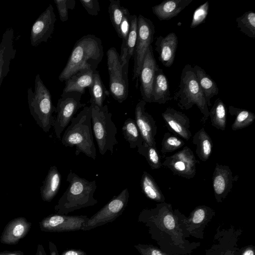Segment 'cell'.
I'll return each instance as SVG.
<instances>
[{
    "label": "cell",
    "instance_id": "5",
    "mask_svg": "<svg viewBox=\"0 0 255 255\" xmlns=\"http://www.w3.org/2000/svg\"><path fill=\"white\" fill-rule=\"evenodd\" d=\"M28 107L31 116L38 126L45 132L52 127L56 107L52 101L50 91L44 84L39 74L35 78L34 90L27 89Z\"/></svg>",
    "mask_w": 255,
    "mask_h": 255
},
{
    "label": "cell",
    "instance_id": "3",
    "mask_svg": "<svg viewBox=\"0 0 255 255\" xmlns=\"http://www.w3.org/2000/svg\"><path fill=\"white\" fill-rule=\"evenodd\" d=\"M69 185L54 206L57 214L67 215L77 210L95 205V180L89 181L70 170L66 179Z\"/></svg>",
    "mask_w": 255,
    "mask_h": 255
},
{
    "label": "cell",
    "instance_id": "25",
    "mask_svg": "<svg viewBox=\"0 0 255 255\" xmlns=\"http://www.w3.org/2000/svg\"><path fill=\"white\" fill-rule=\"evenodd\" d=\"M94 72L90 69L79 71L65 81L63 92H77L83 95L93 82Z\"/></svg>",
    "mask_w": 255,
    "mask_h": 255
},
{
    "label": "cell",
    "instance_id": "6",
    "mask_svg": "<svg viewBox=\"0 0 255 255\" xmlns=\"http://www.w3.org/2000/svg\"><path fill=\"white\" fill-rule=\"evenodd\" d=\"M112 116L107 105L101 108L92 106V131L102 155H104L107 151L113 154L114 146L118 143L116 136L117 128Z\"/></svg>",
    "mask_w": 255,
    "mask_h": 255
},
{
    "label": "cell",
    "instance_id": "37",
    "mask_svg": "<svg viewBox=\"0 0 255 255\" xmlns=\"http://www.w3.org/2000/svg\"><path fill=\"white\" fill-rule=\"evenodd\" d=\"M209 6V2L207 1L195 10L191 22V28H195L205 22L208 14Z\"/></svg>",
    "mask_w": 255,
    "mask_h": 255
},
{
    "label": "cell",
    "instance_id": "42",
    "mask_svg": "<svg viewBox=\"0 0 255 255\" xmlns=\"http://www.w3.org/2000/svg\"><path fill=\"white\" fill-rule=\"evenodd\" d=\"M163 223L165 227L168 230H172L174 228L175 223L172 214L170 213L166 214L163 218Z\"/></svg>",
    "mask_w": 255,
    "mask_h": 255
},
{
    "label": "cell",
    "instance_id": "16",
    "mask_svg": "<svg viewBox=\"0 0 255 255\" xmlns=\"http://www.w3.org/2000/svg\"><path fill=\"white\" fill-rule=\"evenodd\" d=\"M229 166L217 163L212 175V186L216 200L221 201L232 191L233 182L237 181Z\"/></svg>",
    "mask_w": 255,
    "mask_h": 255
},
{
    "label": "cell",
    "instance_id": "7",
    "mask_svg": "<svg viewBox=\"0 0 255 255\" xmlns=\"http://www.w3.org/2000/svg\"><path fill=\"white\" fill-rule=\"evenodd\" d=\"M82 94L77 92H62L56 107V116L52 126L57 139L68 127L74 115L86 106L81 102Z\"/></svg>",
    "mask_w": 255,
    "mask_h": 255
},
{
    "label": "cell",
    "instance_id": "47",
    "mask_svg": "<svg viewBox=\"0 0 255 255\" xmlns=\"http://www.w3.org/2000/svg\"><path fill=\"white\" fill-rule=\"evenodd\" d=\"M244 255H254V252L252 250L247 251Z\"/></svg>",
    "mask_w": 255,
    "mask_h": 255
},
{
    "label": "cell",
    "instance_id": "21",
    "mask_svg": "<svg viewBox=\"0 0 255 255\" xmlns=\"http://www.w3.org/2000/svg\"><path fill=\"white\" fill-rule=\"evenodd\" d=\"M130 25L126 41L122 43L120 60L126 73H128L129 62L133 56L137 34V16L130 15Z\"/></svg>",
    "mask_w": 255,
    "mask_h": 255
},
{
    "label": "cell",
    "instance_id": "36",
    "mask_svg": "<svg viewBox=\"0 0 255 255\" xmlns=\"http://www.w3.org/2000/svg\"><path fill=\"white\" fill-rule=\"evenodd\" d=\"M125 7L121 5L119 0H110L108 7L110 18L113 27L117 34L122 21Z\"/></svg>",
    "mask_w": 255,
    "mask_h": 255
},
{
    "label": "cell",
    "instance_id": "43",
    "mask_svg": "<svg viewBox=\"0 0 255 255\" xmlns=\"http://www.w3.org/2000/svg\"><path fill=\"white\" fill-rule=\"evenodd\" d=\"M60 255H87V253L82 250L72 249L64 251Z\"/></svg>",
    "mask_w": 255,
    "mask_h": 255
},
{
    "label": "cell",
    "instance_id": "40",
    "mask_svg": "<svg viewBox=\"0 0 255 255\" xmlns=\"http://www.w3.org/2000/svg\"><path fill=\"white\" fill-rule=\"evenodd\" d=\"M79 1L89 14L92 16H97L98 14L100 7L98 0H80Z\"/></svg>",
    "mask_w": 255,
    "mask_h": 255
},
{
    "label": "cell",
    "instance_id": "45",
    "mask_svg": "<svg viewBox=\"0 0 255 255\" xmlns=\"http://www.w3.org/2000/svg\"><path fill=\"white\" fill-rule=\"evenodd\" d=\"M0 255H24L21 251H4L0 252Z\"/></svg>",
    "mask_w": 255,
    "mask_h": 255
},
{
    "label": "cell",
    "instance_id": "39",
    "mask_svg": "<svg viewBox=\"0 0 255 255\" xmlns=\"http://www.w3.org/2000/svg\"><path fill=\"white\" fill-rule=\"evenodd\" d=\"M130 16L128 9L125 8L118 34V36L122 39V43L126 41L129 32L130 25Z\"/></svg>",
    "mask_w": 255,
    "mask_h": 255
},
{
    "label": "cell",
    "instance_id": "23",
    "mask_svg": "<svg viewBox=\"0 0 255 255\" xmlns=\"http://www.w3.org/2000/svg\"><path fill=\"white\" fill-rule=\"evenodd\" d=\"M193 0H167L151 7L153 13L160 20H168L176 16Z\"/></svg>",
    "mask_w": 255,
    "mask_h": 255
},
{
    "label": "cell",
    "instance_id": "33",
    "mask_svg": "<svg viewBox=\"0 0 255 255\" xmlns=\"http://www.w3.org/2000/svg\"><path fill=\"white\" fill-rule=\"evenodd\" d=\"M137 152L145 157L151 169H158L162 166L160 156L156 147L148 145L143 141L137 148Z\"/></svg>",
    "mask_w": 255,
    "mask_h": 255
},
{
    "label": "cell",
    "instance_id": "27",
    "mask_svg": "<svg viewBox=\"0 0 255 255\" xmlns=\"http://www.w3.org/2000/svg\"><path fill=\"white\" fill-rule=\"evenodd\" d=\"M192 142L196 146V153L200 160L207 161L213 150V141L204 128L197 131L192 137Z\"/></svg>",
    "mask_w": 255,
    "mask_h": 255
},
{
    "label": "cell",
    "instance_id": "20",
    "mask_svg": "<svg viewBox=\"0 0 255 255\" xmlns=\"http://www.w3.org/2000/svg\"><path fill=\"white\" fill-rule=\"evenodd\" d=\"M14 31L7 28L0 43V87L4 78L9 71L10 61L15 58L16 49L13 47Z\"/></svg>",
    "mask_w": 255,
    "mask_h": 255
},
{
    "label": "cell",
    "instance_id": "32",
    "mask_svg": "<svg viewBox=\"0 0 255 255\" xmlns=\"http://www.w3.org/2000/svg\"><path fill=\"white\" fill-rule=\"evenodd\" d=\"M209 117L211 119V125L222 131L225 130L227 125V112L225 104L220 98L215 101L209 111Z\"/></svg>",
    "mask_w": 255,
    "mask_h": 255
},
{
    "label": "cell",
    "instance_id": "46",
    "mask_svg": "<svg viewBox=\"0 0 255 255\" xmlns=\"http://www.w3.org/2000/svg\"><path fill=\"white\" fill-rule=\"evenodd\" d=\"M35 255H47L42 245L38 244L37 245Z\"/></svg>",
    "mask_w": 255,
    "mask_h": 255
},
{
    "label": "cell",
    "instance_id": "41",
    "mask_svg": "<svg viewBox=\"0 0 255 255\" xmlns=\"http://www.w3.org/2000/svg\"><path fill=\"white\" fill-rule=\"evenodd\" d=\"M205 207H199L194 212L192 221L194 223H200L204 219L206 215Z\"/></svg>",
    "mask_w": 255,
    "mask_h": 255
},
{
    "label": "cell",
    "instance_id": "17",
    "mask_svg": "<svg viewBox=\"0 0 255 255\" xmlns=\"http://www.w3.org/2000/svg\"><path fill=\"white\" fill-rule=\"evenodd\" d=\"M161 116L170 131L185 140L191 138L190 120L185 114L168 107L162 113Z\"/></svg>",
    "mask_w": 255,
    "mask_h": 255
},
{
    "label": "cell",
    "instance_id": "44",
    "mask_svg": "<svg viewBox=\"0 0 255 255\" xmlns=\"http://www.w3.org/2000/svg\"><path fill=\"white\" fill-rule=\"evenodd\" d=\"M50 255H59L56 245L52 242H49Z\"/></svg>",
    "mask_w": 255,
    "mask_h": 255
},
{
    "label": "cell",
    "instance_id": "13",
    "mask_svg": "<svg viewBox=\"0 0 255 255\" xmlns=\"http://www.w3.org/2000/svg\"><path fill=\"white\" fill-rule=\"evenodd\" d=\"M56 21L53 7L49 4L31 27L30 39L32 46H36L43 42H46L51 38Z\"/></svg>",
    "mask_w": 255,
    "mask_h": 255
},
{
    "label": "cell",
    "instance_id": "19",
    "mask_svg": "<svg viewBox=\"0 0 255 255\" xmlns=\"http://www.w3.org/2000/svg\"><path fill=\"white\" fill-rule=\"evenodd\" d=\"M178 46V38L174 32L165 36L160 35L156 38L155 50L158 54V60L166 67L172 66L175 58Z\"/></svg>",
    "mask_w": 255,
    "mask_h": 255
},
{
    "label": "cell",
    "instance_id": "9",
    "mask_svg": "<svg viewBox=\"0 0 255 255\" xmlns=\"http://www.w3.org/2000/svg\"><path fill=\"white\" fill-rule=\"evenodd\" d=\"M128 188L114 196L103 208L89 218L83 231H87L115 221L126 209L129 201Z\"/></svg>",
    "mask_w": 255,
    "mask_h": 255
},
{
    "label": "cell",
    "instance_id": "4",
    "mask_svg": "<svg viewBox=\"0 0 255 255\" xmlns=\"http://www.w3.org/2000/svg\"><path fill=\"white\" fill-rule=\"evenodd\" d=\"M173 99L181 110H187L196 105L202 114L201 121L203 124L208 119V107L193 67L189 64L182 69L179 84Z\"/></svg>",
    "mask_w": 255,
    "mask_h": 255
},
{
    "label": "cell",
    "instance_id": "1",
    "mask_svg": "<svg viewBox=\"0 0 255 255\" xmlns=\"http://www.w3.org/2000/svg\"><path fill=\"white\" fill-rule=\"evenodd\" d=\"M104 55L101 39L93 34L83 36L75 43L66 66L59 76L61 82L66 81L83 69L96 70Z\"/></svg>",
    "mask_w": 255,
    "mask_h": 255
},
{
    "label": "cell",
    "instance_id": "31",
    "mask_svg": "<svg viewBox=\"0 0 255 255\" xmlns=\"http://www.w3.org/2000/svg\"><path fill=\"white\" fill-rule=\"evenodd\" d=\"M229 112L235 119L231 125L233 130L236 131L250 126L255 120V114L248 110L229 106Z\"/></svg>",
    "mask_w": 255,
    "mask_h": 255
},
{
    "label": "cell",
    "instance_id": "14",
    "mask_svg": "<svg viewBox=\"0 0 255 255\" xmlns=\"http://www.w3.org/2000/svg\"><path fill=\"white\" fill-rule=\"evenodd\" d=\"M158 66L151 45L145 55L138 77L142 100L146 103H151L152 84L155 72Z\"/></svg>",
    "mask_w": 255,
    "mask_h": 255
},
{
    "label": "cell",
    "instance_id": "30",
    "mask_svg": "<svg viewBox=\"0 0 255 255\" xmlns=\"http://www.w3.org/2000/svg\"><path fill=\"white\" fill-rule=\"evenodd\" d=\"M122 132L126 140L132 149L139 147L143 140L134 120L128 118L123 125Z\"/></svg>",
    "mask_w": 255,
    "mask_h": 255
},
{
    "label": "cell",
    "instance_id": "24",
    "mask_svg": "<svg viewBox=\"0 0 255 255\" xmlns=\"http://www.w3.org/2000/svg\"><path fill=\"white\" fill-rule=\"evenodd\" d=\"M61 175L55 165L51 166L40 188L42 200L51 202L59 191L61 183Z\"/></svg>",
    "mask_w": 255,
    "mask_h": 255
},
{
    "label": "cell",
    "instance_id": "29",
    "mask_svg": "<svg viewBox=\"0 0 255 255\" xmlns=\"http://www.w3.org/2000/svg\"><path fill=\"white\" fill-rule=\"evenodd\" d=\"M140 185L142 192L148 199L157 202L164 201L160 188L153 177L146 171H143L142 174Z\"/></svg>",
    "mask_w": 255,
    "mask_h": 255
},
{
    "label": "cell",
    "instance_id": "8",
    "mask_svg": "<svg viewBox=\"0 0 255 255\" xmlns=\"http://www.w3.org/2000/svg\"><path fill=\"white\" fill-rule=\"evenodd\" d=\"M107 56L110 92L117 101L122 103L128 95V73L124 71L120 60V54L115 47L108 50Z\"/></svg>",
    "mask_w": 255,
    "mask_h": 255
},
{
    "label": "cell",
    "instance_id": "26",
    "mask_svg": "<svg viewBox=\"0 0 255 255\" xmlns=\"http://www.w3.org/2000/svg\"><path fill=\"white\" fill-rule=\"evenodd\" d=\"M193 67L207 106L209 107L211 106V99L219 93L217 84L201 67L195 65Z\"/></svg>",
    "mask_w": 255,
    "mask_h": 255
},
{
    "label": "cell",
    "instance_id": "22",
    "mask_svg": "<svg viewBox=\"0 0 255 255\" xmlns=\"http://www.w3.org/2000/svg\"><path fill=\"white\" fill-rule=\"evenodd\" d=\"M172 99L168 79L163 70L158 66L155 72L152 84L151 103L164 104Z\"/></svg>",
    "mask_w": 255,
    "mask_h": 255
},
{
    "label": "cell",
    "instance_id": "15",
    "mask_svg": "<svg viewBox=\"0 0 255 255\" xmlns=\"http://www.w3.org/2000/svg\"><path fill=\"white\" fill-rule=\"evenodd\" d=\"M146 103L141 100L136 105L135 121L143 141L148 145L156 147L155 136L157 133L156 122L152 116L145 111Z\"/></svg>",
    "mask_w": 255,
    "mask_h": 255
},
{
    "label": "cell",
    "instance_id": "34",
    "mask_svg": "<svg viewBox=\"0 0 255 255\" xmlns=\"http://www.w3.org/2000/svg\"><path fill=\"white\" fill-rule=\"evenodd\" d=\"M241 32L250 38H255V13L253 11L245 12L236 19Z\"/></svg>",
    "mask_w": 255,
    "mask_h": 255
},
{
    "label": "cell",
    "instance_id": "11",
    "mask_svg": "<svg viewBox=\"0 0 255 255\" xmlns=\"http://www.w3.org/2000/svg\"><path fill=\"white\" fill-rule=\"evenodd\" d=\"M198 162L192 150L186 146L173 154L165 157L162 164L174 174L191 179L196 175V164Z\"/></svg>",
    "mask_w": 255,
    "mask_h": 255
},
{
    "label": "cell",
    "instance_id": "12",
    "mask_svg": "<svg viewBox=\"0 0 255 255\" xmlns=\"http://www.w3.org/2000/svg\"><path fill=\"white\" fill-rule=\"evenodd\" d=\"M89 218L86 215L53 214L44 218L39 223L42 231L64 232L82 230Z\"/></svg>",
    "mask_w": 255,
    "mask_h": 255
},
{
    "label": "cell",
    "instance_id": "10",
    "mask_svg": "<svg viewBox=\"0 0 255 255\" xmlns=\"http://www.w3.org/2000/svg\"><path fill=\"white\" fill-rule=\"evenodd\" d=\"M155 27L152 21L141 14L137 16V34L133 57V80L138 78L146 52L153 41Z\"/></svg>",
    "mask_w": 255,
    "mask_h": 255
},
{
    "label": "cell",
    "instance_id": "18",
    "mask_svg": "<svg viewBox=\"0 0 255 255\" xmlns=\"http://www.w3.org/2000/svg\"><path fill=\"white\" fill-rule=\"evenodd\" d=\"M32 223L24 217H20L10 221L5 226L0 237L1 243L15 245L29 232Z\"/></svg>",
    "mask_w": 255,
    "mask_h": 255
},
{
    "label": "cell",
    "instance_id": "2",
    "mask_svg": "<svg viewBox=\"0 0 255 255\" xmlns=\"http://www.w3.org/2000/svg\"><path fill=\"white\" fill-rule=\"evenodd\" d=\"M92 106H85L65 129L61 138L66 147H75V155L82 153L95 160L96 148L92 127Z\"/></svg>",
    "mask_w": 255,
    "mask_h": 255
},
{
    "label": "cell",
    "instance_id": "35",
    "mask_svg": "<svg viewBox=\"0 0 255 255\" xmlns=\"http://www.w3.org/2000/svg\"><path fill=\"white\" fill-rule=\"evenodd\" d=\"M185 145V142L180 138L170 132L164 134L161 141L160 151L162 154L172 152Z\"/></svg>",
    "mask_w": 255,
    "mask_h": 255
},
{
    "label": "cell",
    "instance_id": "38",
    "mask_svg": "<svg viewBox=\"0 0 255 255\" xmlns=\"http://www.w3.org/2000/svg\"><path fill=\"white\" fill-rule=\"evenodd\" d=\"M75 2V0H54L62 22H65L68 19V10L74 8Z\"/></svg>",
    "mask_w": 255,
    "mask_h": 255
},
{
    "label": "cell",
    "instance_id": "28",
    "mask_svg": "<svg viewBox=\"0 0 255 255\" xmlns=\"http://www.w3.org/2000/svg\"><path fill=\"white\" fill-rule=\"evenodd\" d=\"M89 89L91 96V105L103 107L104 102L106 97L109 95V92L105 87L99 73L97 70L94 72L93 82Z\"/></svg>",
    "mask_w": 255,
    "mask_h": 255
}]
</instances>
